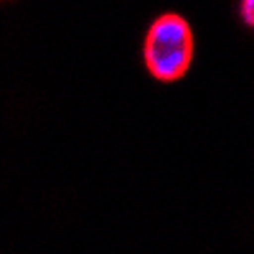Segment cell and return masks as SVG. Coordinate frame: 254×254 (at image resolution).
Here are the masks:
<instances>
[{"label":"cell","mask_w":254,"mask_h":254,"mask_svg":"<svg viewBox=\"0 0 254 254\" xmlns=\"http://www.w3.org/2000/svg\"><path fill=\"white\" fill-rule=\"evenodd\" d=\"M145 66L158 81H178L193 59V31L178 13H163L145 33Z\"/></svg>","instance_id":"1"},{"label":"cell","mask_w":254,"mask_h":254,"mask_svg":"<svg viewBox=\"0 0 254 254\" xmlns=\"http://www.w3.org/2000/svg\"><path fill=\"white\" fill-rule=\"evenodd\" d=\"M239 13H242V18H244V23L254 28V0H247V3H242V5H239Z\"/></svg>","instance_id":"2"}]
</instances>
